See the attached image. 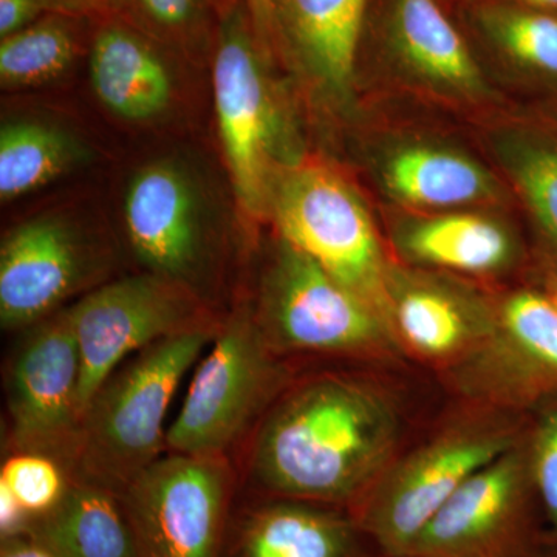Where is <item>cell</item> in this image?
Returning <instances> with one entry per match:
<instances>
[{"label":"cell","instance_id":"cell-25","mask_svg":"<svg viewBox=\"0 0 557 557\" xmlns=\"http://www.w3.org/2000/svg\"><path fill=\"white\" fill-rule=\"evenodd\" d=\"M395 314L405 338L426 355L449 354L467 335L465 319L453 300L431 289L403 296Z\"/></svg>","mask_w":557,"mask_h":557},{"label":"cell","instance_id":"cell-24","mask_svg":"<svg viewBox=\"0 0 557 557\" xmlns=\"http://www.w3.org/2000/svg\"><path fill=\"white\" fill-rule=\"evenodd\" d=\"M505 160L539 223L557 247V143L516 138L505 148Z\"/></svg>","mask_w":557,"mask_h":557},{"label":"cell","instance_id":"cell-37","mask_svg":"<svg viewBox=\"0 0 557 557\" xmlns=\"http://www.w3.org/2000/svg\"><path fill=\"white\" fill-rule=\"evenodd\" d=\"M383 557H424V556H417V555H398V556H383Z\"/></svg>","mask_w":557,"mask_h":557},{"label":"cell","instance_id":"cell-10","mask_svg":"<svg viewBox=\"0 0 557 557\" xmlns=\"http://www.w3.org/2000/svg\"><path fill=\"white\" fill-rule=\"evenodd\" d=\"M124 228L139 263L205 298L214 262L211 212L199 178L182 161L152 160L127 183Z\"/></svg>","mask_w":557,"mask_h":557},{"label":"cell","instance_id":"cell-28","mask_svg":"<svg viewBox=\"0 0 557 557\" xmlns=\"http://www.w3.org/2000/svg\"><path fill=\"white\" fill-rule=\"evenodd\" d=\"M505 321L523 351L557 375V307L537 293H520L507 304Z\"/></svg>","mask_w":557,"mask_h":557},{"label":"cell","instance_id":"cell-35","mask_svg":"<svg viewBox=\"0 0 557 557\" xmlns=\"http://www.w3.org/2000/svg\"><path fill=\"white\" fill-rule=\"evenodd\" d=\"M522 2L533 10L545 11V13L557 11V0H522Z\"/></svg>","mask_w":557,"mask_h":557},{"label":"cell","instance_id":"cell-27","mask_svg":"<svg viewBox=\"0 0 557 557\" xmlns=\"http://www.w3.org/2000/svg\"><path fill=\"white\" fill-rule=\"evenodd\" d=\"M69 483L67 469L42 454L13 453L0 469V485L9 487L33 519L57 507Z\"/></svg>","mask_w":557,"mask_h":557},{"label":"cell","instance_id":"cell-23","mask_svg":"<svg viewBox=\"0 0 557 557\" xmlns=\"http://www.w3.org/2000/svg\"><path fill=\"white\" fill-rule=\"evenodd\" d=\"M410 255L461 271H490L511 256L508 234L479 215H446L420 223L405 239Z\"/></svg>","mask_w":557,"mask_h":557},{"label":"cell","instance_id":"cell-11","mask_svg":"<svg viewBox=\"0 0 557 557\" xmlns=\"http://www.w3.org/2000/svg\"><path fill=\"white\" fill-rule=\"evenodd\" d=\"M95 245L60 215H39L0 245V324L27 330L58 313L101 270Z\"/></svg>","mask_w":557,"mask_h":557},{"label":"cell","instance_id":"cell-18","mask_svg":"<svg viewBox=\"0 0 557 557\" xmlns=\"http://www.w3.org/2000/svg\"><path fill=\"white\" fill-rule=\"evenodd\" d=\"M394 30L403 57L421 75L461 91L482 86L467 44L435 0H395Z\"/></svg>","mask_w":557,"mask_h":557},{"label":"cell","instance_id":"cell-13","mask_svg":"<svg viewBox=\"0 0 557 557\" xmlns=\"http://www.w3.org/2000/svg\"><path fill=\"white\" fill-rule=\"evenodd\" d=\"M508 450V440L496 435L445 440L359 505L354 520L383 556L406 555L465 480Z\"/></svg>","mask_w":557,"mask_h":557},{"label":"cell","instance_id":"cell-12","mask_svg":"<svg viewBox=\"0 0 557 557\" xmlns=\"http://www.w3.org/2000/svg\"><path fill=\"white\" fill-rule=\"evenodd\" d=\"M539 549L522 467L508 450L465 480L406 555L531 557Z\"/></svg>","mask_w":557,"mask_h":557},{"label":"cell","instance_id":"cell-21","mask_svg":"<svg viewBox=\"0 0 557 557\" xmlns=\"http://www.w3.org/2000/svg\"><path fill=\"white\" fill-rule=\"evenodd\" d=\"M239 0H115L110 16L146 33L178 58H211L220 25Z\"/></svg>","mask_w":557,"mask_h":557},{"label":"cell","instance_id":"cell-30","mask_svg":"<svg viewBox=\"0 0 557 557\" xmlns=\"http://www.w3.org/2000/svg\"><path fill=\"white\" fill-rule=\"evenodd\" d=\"M50 13H62L57 0H0V39Z\"/></svg>","mask_w":557,"mask_h":557},{"label":"cell","instance_id":"cell-1","mask_svg":"<svg viewBox=\"0 0 557 557\" xmlns=\"http://www.w3.org/2000/svg\"><path fill=\"white\" fill-rule=\"evenodd\" d=\"M394 437V417L375 392L344 376H319L260 418L249 479L287 500L346 504L375 475Z\"/></svg>","mask_w":557,"mask_h":557},{"label":"cell","instance_id":"cell-3","mask_svg":"<svg viewBox=\"0 0 557 557\" xmlns=\"http://www.w3.org/2000/svg\"><path fill=\"white\" fill-rule=\"evenodd\" d=\"M267 54L239 0L220 25L212 51V87L223 157L240 211L269 212L274 185L298 166L287 116L267 72Z\"/></svg>","mask_w":557,"mask_h":557},{"label":"cell","instance_id":"cell-7","mask_svg":"<svg viewBox=\"0 0 557 557\" xmlns=\"http://www.w3.org/2000/svg\"><path fill=\"white\" fill-rule=\"evenodd\" d=\"M233 494L228 457L161 456L120 494L137 557H222Z\"/></svg>","mask_w":557,"mask_h":557},{"label":"cell","instance_id":"cell-16","mask_svg":"<svg viewBox=\"0 0 557 557\" xmlns=\"http://www.w3.org/2000/svg\"><path fill=\"white\" fill-rule=\"evenodd\" d=\"M368 0H274L277 40L332 94L354 78Z\"/></svg>","mask_w":557,"mask_h":557},{"label":"cell","instance_id":"cell-15","mask_svg":"<svg viewBox=\"0 0 557 557\" xmlns=\"http://www.w3.org/2000/svg\"><path fill=\"white\" fill-rule=\"evenodd\" d=\"M359 536L354 518L284 498L231 518L222 557H364Z\"/></svg>","mask_w":557,"mask_h":557},{"label":"cell","instance_id":"cell-14","mask_svg":"<svg viewBox=\"0 0 557 557\" xmlns=\"http://www.w3.org/2000/svg\"><path fill=\"white\" fill-rule=\"evenodd\" d=\"M177 54L120 17L98 21L90 39L91 89L110 115L156 123L177 100Z\"/></svg>","mask_w":557,"mask_h":557},{"label":"cell","instance_id":"cell-32","mask_svg":"<svg viewBox=\"0 0 557 557\" xmlns=\"http://www.w3.org/2000/svg\"><path fill=\"white\" fill-rule=\"evenodd\" d=\"M245 5H247L260 47H262L263 53L270 57L274 44L277 42L274 0H245Z\"/></svg>","mask_w":557,"mask_h":557},{"label":"cell","instance_id":"cell-36","mask_svg":"<svg viewBox=\"0 0 557 557\" xmlns=\"http://www.w3.org/2000/svg\"><path fill=\"white\" fill-rule=\"evenodd\" d=\"M531 557H557V544L555 542L549 541V548L547 552H544V549H539V552L534 553Z\"/></svg>","mask_w":557,"mask_h":557},{"label":"cell","instance_id":"cell-38","mask_svg":"<svg viewBox=\"0 0 557 557\" xmlns=\"http://www.w3.org/2000/svg\"><path fill=\"white\" fill-rule=\"evenodd\" d=\"M553 300H555V304H556V307H557V295L555 296V299H553Z\"/></svg>","mask_w":557,"mask_h":557},{"label":"cell","instance_id":"cell-8","mask_svg":"<svg viewBox=\"0 0 557 557\" xmlns=\"http://www.w3.org/2000/svg\"><path fill=\"white\" fill-rule=\"evenodd\" d=\"M273 351L346 354L380 338L379 313L307 256L282 240L251 311Z\"/></svg>","mask_w":557,"mask_h":557},{"label":"cell","instance_id":"cell-17","mask_svg":"<svg viewBox=\"0 0 557 557\" xmlns=\"http://www.w3.org/2000/svg\"><path fill=\"white\" fill-rule=\"evenodd\" d=\"M27 534L58 557H137L120 494L81 480L70 479L60 504L33 519Z\"/></svg>","mask_w":557,"mask_h":557},{"label":"cell","instance_id":"cell-26","mask_svg":"<svg viewBox=\"0 0 557 557\" xmlns=\"http://www.w3.org/2000/svg\"><path fill=\"white\" fill-rule=\"evenodd\" d=\"M497 42L515 60L557 78V16L537 10L498 11L487 17Z\"/></svg>","mask_w":557,"mask_h":557},{"label":"cell","instance_id":"cell-31","mask_svg":"<svg viewBox=\"0 0 557 557\" xmlns=\"http://www.w3.org/2000/svg\"><path fill=\"white\" fill-rule=\"evenodd\" d=\"M32 522V516L21 507L9 487L0 485V537L2 541L25 536Z\"/></svg>","mask_w":557,"mask_h":557},{"label":"cell","instance_id":"cell-6","mask_svg":"<svg viewBox=\"0 0 557 557\" xmlns=\"http://www.w3.org/2000/svg\"><path fill=\"white\" fill-rule=\"evenodd\" d=\"M269 212L282 240L317 260L376 313L386 310L375 226L357 193L338 174L321 166L292 168L274 185Z\"/></svg>","mask_w":557,"mask_h":557},{"label":"cell","instance_id":"cell-2","mask_svg":"<svg viewBox=\"0 0 557 557\" xmlns=\"http://www.w3.org/2000/svg\"><path fill=\"white\" fill-rule=\"evenodd\" d=\"M219 327L161 339L132 355L106 380L81 420L70 479L121 494L163 456L164 423L175 392Z\"/></svg>","mask_w":557,"mask_h":557},{"label":"cell","instance_id":"cell-9","mask_svg":"<svg viewBox=\"0 0 557 557\" xmlns=\"http://www.w3.org/2000/svg\"><path fill=\"white\" fill-rule=\"evenodd\" d=\"M81 357L69 307L27 329L7 372L13 453L42 454L72 468L78 449Z\"/></svg>","mask_w":557,"mask_h":557},{"label":"cell","instance_id":"cell-20","mask_svg":"<svg viewBox=\"0 0 557 557\" xmlns=\"http://www.w3.org/2000/svg\"><path fill=\"white\" fill-rule=\"evenodd\" d=\"M384 178L395 196L420 207H454L491 194L485 171L449 150H401L388 161Z\"/></svg>","mask_w":557,"mask_h":557},{"label":"cell","instance_id":"cell-5","mask_svg":"<svg viewBox=\"0 0 557 557\" xmlns=\"http://www.w3.org/2000/svg\"><path fill=\"white\" fill-rule=\"evenodd\" d=\"M273 354L245 307L222 322L168 428V453L228 457L276 391Z\"/></svg>","mask_w":557,"mask_h":557},{"label":"cell","instance_id":"cell-19","mask_svg":"<svg viewBox=\"0 0 557 557\" xmlns=\"http://www.w3.org/2000/svg\"><path fill=\"white\" fill-rule=\"evenodd\" d=\"M87 152L67 131L36 120L5 121L0 129V199H21L75 170Z\"/></svg>","mask_w":557,"mask_h":557},{"label":"cell","instance_id":"cell-34","mask_svg":"<svg viewBox=\"0 0 557 557\" xmlns=\"http://www.w3.org/2000/svg\"><path fill=\"white\" fill-rule=\"evenodd\" d=\"M0 557H58L47 548L46 545L40 544L25 534V536L7 539L2 541V549H0Z\"/></svg>","mask_w":557,"mask_h":557},{"label":"cell","instance_id":"cell-29","mask_svg":"<svg viewBox=\"0 0 557 557\" xmlns=\"http://www.w3.org/2000/svg\"><path fill=\"white\" fill-rule=\"evenodd\" d=\"M533 480L542 512L549 525V541L557 544V408L539 423L534 440Z\"/></svg>","mask_w":557,"mask_h":557},{"label":"cell","instance_id":"cell-33","mask_svg":"<svg viewBox=\"0 0 557 557\" xmlns=\"http://www.w3.org/2000/svg\"><path fill=\"white\" fill-rule=\"evenodd\" d=\"M115 0H57L62 13L101 21L112 14Z\"/></svg>","mask_w":557,"mask_h":557},{"label":"cell","instance_id":"cell-22","mask_svg":"<svg viewBox=\"0 0 557 557\" xmlns=\"http://www.w3.org/2000/svg\"><path fill=\"white\" fill-rule=\"evenodd\" d=\"M86 20L76 14L50 13L0 40L2 86L21 89L64 75L78 58Z\"/></svg>","mask_w":557,"mask_h":557},{"label":"cell","instance_id":"cell-4","mask_svg":"<svg viewBox=\"0 0 557 557\" xmlns=\"http://www.w3.org/2000/svg\"><path fill=\"white\" fill-rule=\"evenodd\" d=\"M69 313L81 357V420L106 380L132 355L161 339L222 324L199 293L150 271L98 285Z\"/></svg>","mask_w":557,"mask_h":557}]
</instances>
